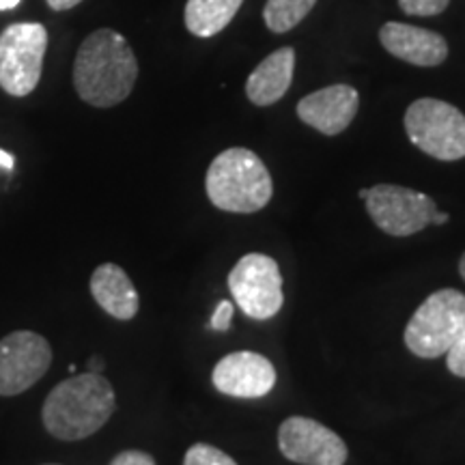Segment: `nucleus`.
Segmentation results:
<instances>
[{"label": "nucleus", "instance_id": "obj_1", "mask_svg": "<svg viewBox=\"0 0 465 465\" xmlns=\"http://www.w3.org/2000/svg\"><path fill=\"white\" fill-rule=\"evenodd\" d=\"M138 80L132 45L113 28H100L80 44L74 61V86L93 108H113L125 102Z\"/></svg>", "mask_w": 465, "mask_h": 465}, {"label": "nucleus", "instance_id": "obj_2", "mask_svg": "<svg viewBox=\"0 0 465 465\" xmlns=\"http://www.w3.org/2000/svg\"><path fill=\"white\" fill-rule=\"evenodd\" d=\"M114 388L100 373L74 375L45 399L42 420L52 438L78 441L97 433L114 414Z\"/></svg>", "mask_w": 465, "mask_h": 465}, {"label": "nucleus", "instance_id": "obj_3", "mask_svg": "<svg viewBox=\"0 0 465 465\" xmlns=\"http://www.w3.org/2000/svg\"><path fill=\"white\" fill-rule=\"evenodd\" d=\"M207 199L229 213H257L272 201V174L254 151L226 149L207 168Z\"/></svg>", "mask_w": 465, "mask_h": 465}, {"label": "nucleus", "instance_id": "obj_4", "mask_svg": "<svg viewBox=\"0 0 465 465\" xmlns=\"http://www.w3.org/2000/svg\"><path fill=\"white\" fill-rule=\"evenodd\" d=\"M465 325V293L457 289H440L429 295L410 323L405 325V345L424 360L446 356Z\"/></svg>", "mask_w": 465, "mask_h": 465}, {"label": "nucleus", "instance_id": "obj_5", "mask_svg": "<svg viewBox=\"0 0 465 465\" xmlns=\"http://www.w3.org/2000/svg\"><path fill=\"white\" fill-rule=\"evenodd\" d=\"M405 132L414 147L440 162L465 158V114L449 102L422 97L405 113Z\"/></svg>", "mask_w": 465, "mask_h": 465}, {"label": "nucleus", "instance_id": "obj_6", "mask_svg": "<svg viewBox=\"0 0 465 465\" xmlns=\"http://www.w3.org/2000/svg\"><path fill=\"white\" fill-rule=\"evenodd\" d=\"M48 50V31L39 22H15L0 33V89L26 97L37 89Z\"/></svg>", "mask_w": 465, "mask_h": 465}, {"label": "nucleus", "instance_id": "obj_7", "mask_svg": "<svg viewBox=\"0 0 465 465\" xmlns=\"http://www.w3.org/2000/svg\"><path fill=\"white\" fill-rule=\"evenodd\" d=\"M366 212L377 229L392 237H410L433 224L438 205L431 196L403 185L380 183L360 190Z\"/></svg>", "mask_w": 465, "mask_h": 465}, {"label": "nucleus", "instance_id": "obj_8", "mask_svg": "<svg viewBox=\"0 0 465 465\" xmlns=\"http://www.w3.org/2000/svg\"><path fill=\"white\" fill-rule=\"evenodd\" d=\"M229 291L242 312L257 322L276 317L284 304L281 267L272 257L250 252L229 274Z\"/></svg>", "mask_w": 465, "mask_h": 465}, {"label": "nucleus", "instance_id": "obj_9", "mask_svg": "<svg viewBox=\"0 0 465 465\" xmlns=\"http://www.w3.org/2000/svg\"><path fill=\"white\" fill-rule=\"evenodd\" d=\"M52 347L42 334L17 330L0 341V397L26 392L48 373Z\"/></svg>", "mask_w": 465, "mask_h": 465}, {"label": "nucleus", "instance_id": "obj_10", "mask_svg": "<svg viewBox=\"0 0 465 465\" xmlns=\"http://www.w3.org/2000/svg\"><path fill=\"white\" fill-rule=\"evenodd\" d=\"M278 449L298 465H345L349 457L341 435L306 416H291L281 424Z\"/></svg>", "mask_w": 465, "mask_h": 465}, {"label": "nucleus", "instance_id": "obj_11", "mask_svg": "<svg viewBox=\"0 0 465 465\" xmlns=\"http://www.w3.org/2000/svg\"><path fill=\"white\" fill-rule=\"evenodd\" d=\"M276 369L257 351H235L213 366L212 383L232 399H261L276 386Z\"/></svg>", "mask_w": 465, "mask_h": 465}, {"label": "nucleus", "instance_id": "obj_12", "mask_svg": "<svg viewBox=\"0 0 465 465\" xmlns=\"http://www.w3.org/2000/svg\"><path fill=\"white\" fill-rule=\"evenodd\" d=\"M358 108L360 95L353 86L332 84L300 100L298 116L312 130L322 132L325 136H336L351 125Z\"/></svg>", "mask_w": 465, "mask_h": 465}, {"label": "nucleus", "instance_id": "obj_13", "mask_svg": "<svg viewBox=\"0 0 465 465\" xmlns=\"http://www.w3.org/2000/svg\"><path fill=\"white\" fill-rule=\"evenodd\" d=\"M380 42L394 58L416 67H438L449 56V44L440 33L401 22L383 25Z\"/></svg>", "mask_w": 465, "mask_h": 465}, {"label": "nucleus", "instance_id": "obj_14", "mask_svg": "<svg viewBox=\"0 0 465 465\" xmlns=\"http://www.w3.org/2000/svg\"><path fill=\"white\" fill-rule=\"evenodd\" d=\"M89 287L93 298L110 317L119 319V322H130L138 315L141 298L124 267L116 263H102L93 272Z\"/></svg>", "mask_w": 465, "mask_h": 465}, {"label": "nucleus", "instance_id": "obj_15", "mask_svg": "<svg viewBox=\"0 0 465 465\" xmlns=\"http://www.w3.org/2000/svg\"><path fill=\"white\" fill-rule=\"evenodd\" d=\"M295 72V50L281 48L265 56L246 80V97L254 106L267 108L287 95Z\"/></svg>", "mask_w": 465, "mask_h": 465}, {"label": "nucleus", "instance_id": "obj_16", "mask_svg": "<svg viewBox=\"0 0 465 465\" xmlns=\"http://www.w3.org/2000/svg\"><path fill=\"white\" fill-rule=\"evenodd\" d=\"M243 0H188L185 3V28L196 37H213L231 25Z\"/></svg>", "mask_w": 465, "mask_h": 465}, {"label": "nucleus", "instance_id": "obj_17", "mask_svg": "<svg viewBox=\"0 0 465 465\" xmlns=\"http://www.w3.org/2000/svg\"><path fill=\"white\" fill-rule=\"evenodd\" d=\"M317 0H267L263 20L272 33H289L315 9Z\"/></svg>", "mask_w": 465, "mask_h": 465}, {"label": "nucleus", "instance_id": "obj_18", "mask_svg": "<svg viewBox=\"0 0 465 465\" xmlns=\"http://www.w3.org/2000/svg\"><path fill=\"white\" fill-rule=\"evenodd\" d=\"M183 465H237L235 459L212 444H194L185 452Z\"/></svg>", "mask_w": 465, "mask_h": 465}, {"label": "nucleus", "instance_id": "obj_19", "mask_svg": "<svg viewBox=\"0 0 465 465\" xmlns=\"http://www.w3.org/2000/svg\"><path fill=\"white\" fill-rule=\"evenodd\" d=\"M450 0H399V7L405 11L407 15L418 17H431L444 14Z\"/></svg>", "mask_w": 465, "mask_h": 465}, {"label": "nucleus", "instance_id": "obj_20", "mask_svg": "<svg viewBox=\"0 0 465 465\" xmlns=\"http://www.w3.org/2000/svg\"><path fill=\"white\" fill-rule=\"evenodd\" d=\"M446 366H449L452 375L465 380V325L461 332H459L455 342L450 345L449 351H446Z\"/></svg>", "mask_w": 465, "mask_h": 465}, {"label": "nucleus", "instance_id": "obj_21", "mask_svg": "<svg viewBox=\"0 0 465 465\" xmlns=\"http://www.w3.org/2000/svg\"><path fill=\"white\" fill-rule=\"evenodd\" d=\"M232 311H235V306H232L231 300L220 302V304L216 306V311H213L212 322H209V328L216 330V332H226V330L231 328Z\"/></svg>", "mask_w": 465, "mask_h": 465}, {"label": "nucleus", "instance_id": "obj_22", "mask_svg": "<svg viewBox=\"0 0 465 465\" xmlns=\"http://www.w3.org/2000/svg\"><path fill=\"white\" fill-rule=\"evenodd\" d=\"M110 465H155V459L143 450H124L110 461Z\"/></svg>", "mask_w": 465, "mask_h": 465}, {"label": "nucleus", "instance_id": "obj_23", "mask_svg": "<svg viewBox=\"0 0 465 465\" xmlns=\"http://www.w3.org/2000/svg\"><path fill=\"white\" fill-rule=\"evenodd\" d=\"M45 3H48V7L52 11H69V9L78 7L83 0H45Z\"/></svg>", "mask_w": 465, "mask_h": 465}, {"label": "nucleus", "instance_id": "obj_24", "mask_svg": "<svg viewBox=\"0 0 465 465\" xmlns=\"http://www.w3.org/2000/svg\"><path fill=\"white\" fill-rule=\"evenodd\" d=\"M14 164H15V162H14V155L7 153V151L0 149V166H3L5 171H11V168H14Z\"/></svg>", "mask_w": 465, "mask_h": 465}, {"label": "nucleus", "instance_id": "obj_25", "mask_svg": "<svg viewBox=\"0 0 465 465\" xmlns=\"http://www.w3.org/2000/svg\"><path fill=\"white\" fill-rule=\"evenodd\" d=\"M89 366H91V373H100V375H102V371H104V360L97 358V356H93V358L89 360Z\"/></svg>", "mask_w": 465, "mask_h": 465}, {"label": "nucleus", "instance_id": "obj_26", "mask_svg": "<svg viewBox=\"0 0 465 465\" xmlns=\"http://www.w3.org/2000/svg\"><path fill=\"white\" fill-rule=\"evenodd\" d=\"M450 220V216L446 212H435V216H433V224H446Z\"/></svg>", "mask_w": 465, "mask_h": 465}, {"label": "nucleus", "instance_id": "obj_27", "mask_svg": "<svg viewBox=\"0 0 465 465\" xmlns=\"http://www.w3.org/2000/svg\"><path fill=\"white\" fill-rule=\"evenodd\" d=\"M20 5V0H0V11H9L15 9Z\"/></svg>", "mask_w": 465, "mask_h": 465}, {"label": "nucleus", "instance_id": "obj_28", "mask_svg": "<svg viewBox=\"0 0 465 465\" xmlns=\"http://www.w3.org/2000/svg\"><path fill=\"white\" fill-rule=\"evenodd\" d=\"M459 274H461V278L465 281V252H463L461 261H459Z\"/></svg>", "mask_w": 465, "mask_h": 465}]
</instances>
